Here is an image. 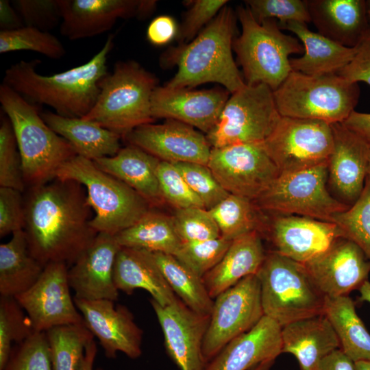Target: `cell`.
<instances>
[{"instance_id": "cell-1", "label": "cell", "mask_w": 370, "mask_h": 370, "mask_svg": "<svg viewBox=\"0 0 370 370\" xmlns=\"http://www.w3.org/2000/svg\"><path fill=\"white\" fill-rule=\"evenodd\" d=\"M24 201L28 247L45 267L55 262L71 267L98 234L85 188L75 181L55 178L30 187Z\"/></svg>"}, {"instance_id": "cell-2", "label": "cell", "mask_w": 370, "mask_h": 370, "mask_svg": "<svg viewBox=\"0 0 370 370\" xmlns=\"http://www.w3.org/2000/svg\"><path fill=\"white\" fill-rule=\"evenodd\" d=\"M114 47L110 35L87 62L66 71L44 75L36 71L40 60H21L5 70L3 83L25 99L52 108L69 118H84L93 108L108 73V55Z\"/></svg>"}, {"instance_id": "cell-3", "label": "cell", "mask_w": 370, "mask_h": 370, "mask_svg": "<svg viewBox=\"0 0 370 370\" xmlns=\"http://www.w3.org/2000/svg\"><path fill=\"white\" fill-rule=\"evenodd\" d=\"M236 19L225 5L192 41L166 53L162 64L176 65L177 71L165 86L190 88L214 82L231 94L242 88L246 84L232 55Z\"/></svg>"}, {"instance_id": "cell-4", "label": "cell", "mask_w": 370, "mask_h": 370, "mask_svg": "<svg viewBox=\"0 0 370 370\" xmlns=\"http://www.w3.org/2000/svg\"><path fill=\"white\" fill-rule=\"evenodd\" d=\"M0 103L13 127L25 185L54 180L60 168L77 156L72 145L45 122L37 106L3 83Z\"/></svg>"}, {"instance_id": "cell-5", "label": "cell", "mask_w": 370, "mask_h": 370, "mask_svg": "<svg viewBox=\"0 0 370 370\" xmlns=\"http://www.w3.org/2000/svg\"><path fill=\"white\" fill-rule=\"evenodd\" d=\"M158 79L135 61L118 62L100 85L93 108L84 118L124 138L138 126L154 121L151 100Z\"/></svg>"}, {"instance_id": "cell-6", "label": "cell", "mask_w": 370, "mask_h": 370, "mask_svg": "<svg viewBox=\"0 0 370 370\" xmlns=\"http://www.w3.org/2000/svg\"><path fill=\"white\" fill-rule=\"evenodd\" d=\"M241 35L234 40L233 50L247 85L264 84L275 90L292 71L290 56L304 52L295 36L282 32L275 19L258 22L246 6L236 8Z\"/></svg>"}, {"instance_id": "cell-7", "label": "cell", "mask_w": 370, "mask_h": 370, "mask_svg": "<svg viewBox=\"0 0 370 370\" xmlns=\"http://www.w3.org/2000/svg\"><path fill=\"white\" fill-rule=\"evenodd\" d=\"M56 178L83 185L95 212L90 225L98 233L115 236L151 209L132 188L100 169L92 160L78 155L60 168Z\"/></svg>"}, {"instance_id": "cell-8", "label": "cell", "mask_w": 370, "mask_h": 370, "mask_svg": "<svg viewBox=\"0 0 370 370\" xmlns=\"http://www.w3.org/2000/svg\"><path fill=\"white\" fill-rule=\"evenodd\" d=\"M256 275L264 315L281 327L323 314L325 296L303 264L270 251Z\"/></svg>"}, {"instance_id": "cell-9", "label": "cell", "mask_w": 370, "mask_h": 370, "mask_svg": "<svg viewBox=\"0 0 370 370\" xmlns=\"http://www.w3.org/2000/svg\"><path fill=\"white\" fill-rule=\"evenodd\" d=\"M273 92L282 116L343 123L355 111L360 88L337 74L311 76L292 71Z\"/></svg>"}, {"instance_id": "cell-10", "label": "cell", "mask_w": 370, "mask_h": 370, "mask_svg": "<svg viewBox=\"0 0 370 370\" xmlns=\"http://www.w3.org/2000/svg\"><path fill=\"white\" fill-rule=\"evenodd\" d=\"M328 163L301 171L280 174L254 201L272 214L303 216L332 222L336 214L349 206L328 190Z\"/></svg>"}, {"instance_id": "cell-11", "label": "cell", "mask_w": 370, "mask_h": 370, "mask_svg": "<svg viewBox=\"0 0 370 370\" xmlns=\"http://www.w3.org/2000/svg\"><path fill=\"white\" fill-rule=\"evenodd\" d=\"M280 118L273 92L268 86L245 84L230 96L206 138L212 148L263 143Z\"/></svg>"}, {"instance_id": "cell-12", "label": "cell", "mask_w": 370, "mask_h": 370, "mask_svg": "<svg viewBox=\"0 0 370 370\" xmlns=\"http://www.w3.org/2000/svg\"><path fill=\"white\" fill-rule=\"evenodd\" d=\"M262 145L280 174L296 172L328 163L332 130L324 121L281 116Z\"/></svg>"}, {"instance_id": "cell-13", "label": "cell", "mask_w": 370, "mask_h": 370, "mask_svg": "<svg viewBox=\"0 0 370 370\" xmlns=\"http://www.w3.org/2000/svg\"><path fill=\"white\" fill-rule=\"evenodd\" d=\"M260 284L256 274L249 275L214 299L204 338L206 363L229 342L248 332L262 318Z\"/></svg>"}, {"instance_id": "cell-14", "label": "cell", "mask_w": 370, "mask_h": 370, "mask_svg": "<svg viewBox=\"0 0 370 370\" xmlns=\"http://www.w3.org/2000/svg\"><path fill=\"white\" fill-rule=\"evenodd\" d=\"M207 166L227 193L251 201L280 175L262 143L212 148Z\"/></svg>"}, {"instance_id": "cell-15", "label": "cell", "mask_w": 370, "mask_h": 370, "mask_svg": "<svg viewBox=\"0 0 370 370\" xmlns=\"http://www.w3.org/2000/svg\"><path fill=\"white\" fill-rule=\"evenodd\" d=\"M68 270L65 262L47 264L36 282L15 297L29 317L34 332L84 323L71 295Z\"/></svg>"}, {"instance_id": "cell-16", "label": "cell", "mask_w": 370, "mask_h": 370, "mask_svg": "<svg viewBox=\"0 0 370 370\" xmlns=\"http://www.w3.org/2000/svg\"><path fill=\"white\" fill-rule=\"evenodd\" d=\"M162 329L167 354L180 370H204V338L210 315L199 314L179 298L167 306L150 299Z\"/></svg>"}, {"instance_id": "cell-17", "label": "cell", "mask_w": 370, "mask_h": 370, "mask_svg": "<svg viewBox=\"0 0 370 370\" xmlns=\"http://www.w3.org/2000/svg\"><path fill=\"white\" fill-rule=\"evenodd\" d=\"M73 299L85 325L98 339L106 357L114 358L118 352L132 359L141 356L143 330L127 307L108 299Z\"/></svg>"}, {"instance_id": "cell-18", "label": "cell", "mask_w": 370, "mask_h": 370, "mask_svg": "<svg viewBox=\"0 0 370 370\" xmlns=\"http://www.w3.org/2000/svg\"><path fill=\"white\" fill-rule=\"evenodd\" d=\"M303 264L318 288L329 297L347 296L358 290L370 273V260L358 245L344 237Z\"/></svg>"}, {"instance_id": "cell-19", "label": "cell", "mask_w": 370, "mask_h": 370, "mask_svg": "<svg viewBox=\"0 0 370 370\" xmlns=\"http://www.w3.org/2000/svg\"><path fill=\"white\" fill-rule=\"evenodd\" d=\"M124 139L160 160L172 163L207 165L212 149L206 136L190 125L172 119L161 124L138 126Z\"/></svg>"}, {"instance_id": "cell-20", "label": "cell", "mask_w": 370, "mask_h": 370, "mask_svg": "<svg viewBox=\"0 0 370 370\" xmlns=\"http://www.w3.org/2000/svg\"><path fill=\"white\" fill-rule=\"evenodd\" d=\"M330 125L333 147L328 161V185L336 199L351 206L365 186L370 143L343 123Z\"/></svg>"}, {"instance_id": "cell-21", "label": "cell", "mask_w": 370, "mask_h": 370, "mask_svg": "<svg viewBox=\"0 0 370 370\" xmlns=\"http://www.w3.org/2000/svg\"><path fill=\"white\" fill-rule=\"evenodd\" d=\"M264 234L271 243L272 251L301 264L343 237L334 223L292 214H272Z\"/></svg>"}, {"instance_id": "cell-22", "label": "cell", "mask_w": 370, "mask_h": 370, "mask_svg": "<svg viewBox=\"0 0 370 370\" xmlns=\"http://www.w3.org/2000/svg\"><path fill=\"white\" fill-rule=\"evenodd\" d=\"M230 93L220 88L195 90L158 86L151 96V114L154 119L178 121L208 134L217 124Z\"/></svg>"}, {"instance_id": "cell-23", "label": "cell", "mask_w": 370, "mask_h": 370, "mask_svg": "<svg viewBox=\"0 0 370 370\" xmlns=\"http://www.w3.org/2000/svg\"><path fill=\"white\" fill-rule=\"evenodd\" d=\"M121 248L115 236L98 233L92 245L69 267L68 280L75 297L118 300L114 267Z\"/></svg>"}, {"instance_id": "cell-24", "label": "cell", "mask_w": 370, "mask_h": 370, "mask_svg": "<svg viewBox=\"0 0 370 370\" xmlns=\"http://www.w3.org/2000/svg\"><path fill=\"white\" fill-rule=\"evenodd\" d=\"M61 34L69 40L90 38L110 30L117 19L140 17L142 0H58Z\"/></svg>"}, {"instance_id": "cell-25", "label": "cell", "mask_w": 370, "mask_h": 370, "mask_svg": "<svg viewBox=\"0 0 370 370\" xmlns=\"http://www.w3.org/2000/svg\"><path fill=\"white\" fill-rule=\"evenodd\" d=\"M282 327L264 315L250 330L229 342L204 370H250L282 354Z\"/></svg>"}, {"instance_id": "cell-26", "label": "cell", "mask_w": 370, "mask_h": 370, "mask_svg": "<svg viewBox=\"0 0 370 370\" xmlns=\"http://www.w3.org/2000/svg\"><path fill=\"white\" fill-rule=\"evenodd\" d=\"M318 33L348 47H356L369 32L365 0H306Z\"/></svg>"}, {"instance_id": "cell-27", "label": "cell", "mask_w": 370, "mask_h": 370, "mask_svg": "<svg viewBox=\"0 0 370 370\" xmlns=\"http://www.w3.org/2000/svg\"><path fill=\"white\" fill-rule=\"evenodd\" d=\"M278 25L282 29L293 33L304 47L302 56L290 60L293 71L311 76L338 74L356 53L357 47H345L314 32L307 23L288 21Z\"/></svg>"}, {"instance_id": "cell-28", "label": "cell", "mask_w": 370, "mask_h": 370, "mask_svg": "<svg viewBox=\"0 0 370 370\" xmlns=\"http://www.w3.org/2000/svg\"><path fill=\"white\" fill-rule=\"evenodd\" d=\"M282 353L293 355L301 370H314L332 352L340 349L338 337L324 314L282 327Z\"/></svg>"}, {"instance_id": "cell-29", "label": "cell", "mask_w": 370, "mask_h": 370, "mask_svg": "<svg viewBox=\"0 0 370 370\" xmlns=\"http://www.w3.org/2000/svg\"><path fill=\"white\" fill-rule=\"evenodd\" d=\"M160 161L142 149L129 145L113 156L93 162L100 169L132 188L153 207L164 202L157 175Z\"/></svg>"}, {"instance_id": "cell-30", "label": "cell", "mask_w": 370, "mask_h": 370, "mask_svg": "<svg viewBox=\"0 0 370 370\" xmlns=\"http://www.w3.org/2000/svg\"><path fill=\"white\" fill-rule=\"evenodd\" d=\"M266 255L258 232L233 240L221 261L202 278L210 297L214 299L243 278L256 274Z\"/></svg>"}, {"instance_id": "cell-31", "label": "cell", "mask_w": 370, "mask_h": 370, "mask_svg": "<svg viewBox=\"0 0 370 370\" xmlns=\"http://www.w3.org/2000/svg\"><path fill=\"white\" fill-rule=\"evenodd\" d=\"M114 282L119 291L127 295L137 288L143 289L163 306L178 298L145 250L121 247L115 260Z\"/></svg>"}, {"instance_id": "cell-32", "label": "cell", "mask_w": 370, "mask_h": 370, "mask_svg": "<svg viewBox=\"0 0 370 370\" xmlns=\"http://www.w3.org/2000/svg\"><path fill=\"white\" fill-rule=\"evenodd\" d=\"M40 115L56 133L72 145L78 156L94 161L113 156L121 148V136L95 122L65 117L51 111L40 112Z\"/></svg>"}, {"instance_id": "cell-33", "label": "cell", "mask_w": 370, "mask_h": 370, "mask_svg": "<svg viewBox=\"0 0 370 370\" xmlns=\"http://www.w3.org/2000/svg\"><path fill=\"white\" fill-rule=\"evenodd\" d=\"M29 251L23 230L0 245V296L16 297L31 288L43 271Z\"/></svg>"}, {"instance_id": "cell-34", "label": "cell", "mask_w": 370, "mask_h": 370, "mask_svg": "<svg viewBox=\"0 0 370 370\" xmlns=\"http://www.w3.org/2000/svg\"><path fill=\"white\" fill-rule=\"evenodd\" d=\"M323 314L330 322L340 349L354 362L370 361V333L349 296L325 297Z\"/></svg>"}, {"instance_id": "cell-35", "label": "cell", "mask_w": 370, "mask_h": 370, "mask_svg": "<svg viewBox=\"0 0 370 370\" xmlns=\"http://www.w3.org/2000/svg\"><path fill=\"white\" fill-rule=\"evenodd\" d=\"M121 247L175 256L182 245L172 217L151 209L134 225L115 235Z\"/></svg>"}, {"instance_id": "cell-36", "label": "cell", "mask_w": 370, "mask_h": 370, "mask_svg": "<svg viewBox=\"0 0 370 370\" xmlns=\"http://www.w3.org/2000/svg\"><path fill=\"white\" fill-rule=\"evenodd\" d=\"M149 253L175 295L193 311L210 315L214 299L210 297L202 278L173 255Z\"/></svg>"}, {"instance_id": "cell-37", "label": "cell", "mask_w": 370, "mask_h": 370, "mask_svg": "<svg viewBox=\"0 0 370 370\" xmlns=\"http://www.w3.org/2000/svg\"><path fill=\"white\" fill-rule=\"evenodd\" d=\"M208 210L221 236L231 241L253 232L262 236L269 221L253 201L232 194Z\"/></svg>"}, {"instance_id": "cell-38", "label": "cell", "mask_w": 370, "mask_h": 370, "mask_svg": "<svg viewBox=\"0 0 370 370\" xmlns=\"http://www.w3.org/2000/svg\"><path fill=\"white\" fill-rule=\"evenodd\" d=\"M52 370H78L94 336L84 323L56 326L46 332Z\"/></svg>"}, {"instance_id": "cell-39", "label": "cell", "mask_w": 370, "mask_h": 370, "mask_svg": "<svg viewBox=\"0 0 370 370\" xmlns=\"http://www.w3.org/2000/svg\"><path fill=\"white\" fill-rule=\"evenodd\" d=\"M28 50L58 60L64 56L66 49L60 40L49 32L23 26L0 32V53Z\"/></svg>"}, {"instance_id": "cell-40", "label": "cell", "mask_w": 370, "mask_h": 370, "mask_svg": "<svg viewBox=\"0 0 370 370\" xmlns=\"http://www.w3.org/2000/svg\"><path fill=\"white\" fill-rule=\"evenodd\" d=\"M343 237L358 245L370 260V179L357 200L345 210L334 215L332 221Z\"/></svg>"}, {"instance_id": "cell-41", "label": "cell", "mask_w": 370, "mask_h": 370, "mask_svg": "<svg viewBox=\"0 0 370 370\" xmlns=\"http://www.w3.org/2000/svg\"><path fill=\"white\" fill-rule=\"evenodd\" d=\"M34 332L27 314L15 297L0 296V370H3L13 345Z\"/></svg>"}, {"instance_id": "cell-42", "label": "cell", "mask_w": 370, "mask_h": 370, "mask_svg": "<svg viewBox=\"0 0 370 370\" xmlns=\"http://www.w3.org/2000/svg\"><path fill=\"white\" fill-rule=\"evenodd\" d=\"M0 186L23 192L26 186L22 161L12 125L7 115L1 116Z\"/></svg>"}, {"instance_id": "cell-43", "label": "cell", "mask_w": 370, "mask_h": 370, "mask_svg": "<svg viewBox=\"0 0 370 370\" xmlns=\"http://www.w3.org/2000/svg\"><path fill=\"white\" fill-rule=\"evenodd\" d=\"M231 243L221 236L201 242L182 243L174 256L203 278L221 261Z\"/></svg>"}, {"instance_id": "cell-44", "label": "cell", "mask_w": 370, "mask_h": 370, "mask_svg": "<svg viewBox=\"0 0 370 370\" xmlns=\"http://www.w3.org/2000/svg\"><path fill=\"white\" fill-rule=\"evenodd\" d=\"M3 370H52L45 332H34L13 346Z\"/></svg>"}, {"instance_id": "cell-45", "label": "cell", "mask_w": 370, "mask_h": 370, "mask_svg": "<svg viewBox=\"0 0 370 370\" xmlns=\"http://www.w3.org/2000/svg\"><path fill=\"white\" fill-rule=\"evenodd\" d=\"M172 218L182 243L201 242L221 236L217 224L206 208L178 209Z\"/></svg>"}, {"instance_id": "cell-46", "label": "cell", "mask_w": 370, "mask_h": 370, "mask_svg": "<svg viewBox=\"0 0 370 370\" xmlns=\"http://www.w3.org/2000/svg\"><path fill=\"white\" fill-rule=\"evenodd\" d=\"M173 164L206 210L212 208L230 195L207 165L193 162Z\"/></svg>"}, {"instance_id": "cell-47", "label": "cell", "mask_w": 370, "mask_h": 370, "mask_svg": "<svg viewBox=\"0 0 370 370\" xmlns=\"http://www.w3.org/2000/svg\"><path fill=\"white\" fill-rule=\"evenodd\" d=\"M158 179L164 201L176 210L204 208L180 171L172 162L160 160L157 169Z\"/></svg>"}, {"instance_id": "cell-48", "label": "cell", "mask_w": 370, "mask_h": 370, "mask_svg": "<svg viewBox=\"0 0 370 370\" xmlns=\"http://www.w3.org/2000/svg\"><path fill=\"white\" fill-rule=\"evenodd\" d=\"M245 2L259 23L267 19H278V23L311 22L306 0H247Z\"/></svg>"}, {"instance_id": "cell-49", "label": "cell", "mask_w": 370, "mask_h": 370, "mask_svg": "<svg viewBox=\"0 0 370 370\" xmlns=\"http://www.w3.org/2000/svg\"><path fill=\"white\" fill-rule=\"evenodd\" d=\"M13 5L25 26L49 32L62 21L58 0H16Z\"/></svg>"}, {"instance_id": "cell-50", "label": "cell", "mask_w": 370, "mask_h": 370, "mask_svg": "<svg viewBox=\"0 0 370 370\" xmlns=\"http://www.w3.org/2000/svg\"><path fill=\"white\" fill-rule=\"evenodd\" d=\"M227 0H196L190 3L184 20L178 29L177 38L187 44L208 25L226 5Z\"/></svg>"}, {"instance_id": "cell-51", "label": "cell", "mask_w": 370, "mask_h": 370, "mask_svg": "<svg viewBox=\"0 0 370 370\" xmlns=\"http://www.w3.org/2000/svg\"><path fill=\"white\" fill-rule=\"evenodd\" d=\"M25 225V201L21 192L0 188V236L22 230Z\"/></svg>"}, {"instance_id": "cell-52", "label": "cell", "mask_w": 370, "mask_h": 370, "mask_svg": "<svg viewBox=\"0 0 370 370\" xmlns=\"http://www.w3.org/2000/svg\"><path fill=\"white\" fill-rule=\"evenodd\" d=\"M337 75L353 83L362 82L370 86V31L357 46L352 60Z\"/></svg>"}, {"instance_id": "cell-53", "label": "cell", "mask_w": 370, "mask_h": 370, "mask_svg": "<svg viewBox=\"0 0 370 370\" xmlns=\"http://www.w3.org/2000/svg\"><path fill=\"white\" fill-rule=\"evenodd\" d=\"M177 27L175 20L168 15H161L153 18L147 29V39L155 46L169 43L177 35Z\"/></svg>"}, {"instance_id": "cell-54", "label": "cell", "mask_w": 370, "mask_h": 370, "mask_svg": "<svg viewBox=\"0 0 370 370\" xmlns=\"http://www.w3.org/2000/svg\"><path fill=\"white\" fill-rule=\"evenodd\" d=\"M314 370H356L355 362L341 349L325 357Z\"/></svg>"}, {"instance_id": "cell-55", "label": "cell", "mask_w": 370, "mask_h": 370, "mask_svg": "<svg viewBox=\"0 0 370 370\" xmlns=\"http://www.w3.org/2000/svg\"><path fill=\"white\" fill-rule=\"evenodd\" d=\"M343 123L370 143V113L355 110Z\"/></svg>"}, {"instance_id": "cell-56", "label": "cell", "mask_w": 370, "mask_h": 370, "mask_svg": "<svg viewBox=\"0 0 370 370\" xmlns=\"http://www.w3.org/2000/svg\"><path fill=\"white\" fill-rule=\"evenodd\" d=\"M23 22L16 12L6 0L0 1V25L1 30L17 29L23 25Z\"/></svg>"}, {"instance_id": "cell-57", "label": "cell", "mask_w": 370, "mask_h": 370, "mask_svg": "<svg viewBox=\"0 0 370 370\" xmlns=\"http://www.w3.org/2000/svg\"><path fill=\"white\" fill-rule=\"evenodd\" d=\"M97 354V346L93 340L87 345L78 370H94Z\"/></svg>"}, {"instance_id": "cell-58", "label": "cell", "mask_w": 370, "mask_h": 370, "mask_svg": "<svg viewBox=\"0 0 370 370\" xmlns=\"http://www.w3.org/2000/svg\"><path fill=\"white\" fill-rule=\"evenodd\" d=\"M358 291L360 293L359 301L370 304V282L366 281L358 289Z\"/></svg>"}, {"instance_id": "cell-59", "label": "cell", "mask_w": 370, "mask_h": 370, "mask_svg": "<svg viewBox=\"0 0 370 370\" xmlns=\"http://www.w3.org/2000/svg\"><path fill=\"white\" fill-rule=\"evenodd\" d=\"M275 360H269L264 361L255 366L250 370H271Z\"/></svg>"}, {"instance_id": "cell-60", "label": "cell", "mask_w": 370, "mask_h": 370, "mask_svg": "<svg viewBox=\"0 0 370 370\" xmlns=\"http://www.w3.org/2000/svg\"><path fill=\"white\" fill-rule=\"evenodd\" d=\"M356 370H370V361H359L355 362Z\"/></svg>"}, {"instance_id": "cell-61", "label": "cell", "mask_w": 370, "mask_h": 370, "mask_svg": "<svg viewBox=\"0 0 370 370\" xmlns=\"http://www.w3.org/2000/svg\"><path fill=\"white\" fill-rule=\"evenodd\" d=\"M366 7H367V21H368V25H369V29L370 31V0L366 1Z\"/></svg>"}, {"instance_id": "cell-62", "label": "cell", "mask_w": 370, "mask_h": 370, "mask_svg": "<svg viewBox=\"0 0 370 370\" xmlns=\"http://www.w3.org/2000/svg\"><path fill=\"white\" fill-rule=\"evenodd\" d=\"M367 177L370 179V154H369V162H368V166H367Z\"/></svg>"}, {"instance_id": "cell-63", "label": "cell", "mask_w": 370, "mask_h": 370, "mask_svg": "<svg viewBox=\"0 0 370 370\" xmlns=\"http://www.w3.org/2000/svg\"><path fill=\"white\" fill-rule=\"evenodd\" d=\"M97 370H103V369L101 368H97Z\"/></svg>"}]
</instances>
